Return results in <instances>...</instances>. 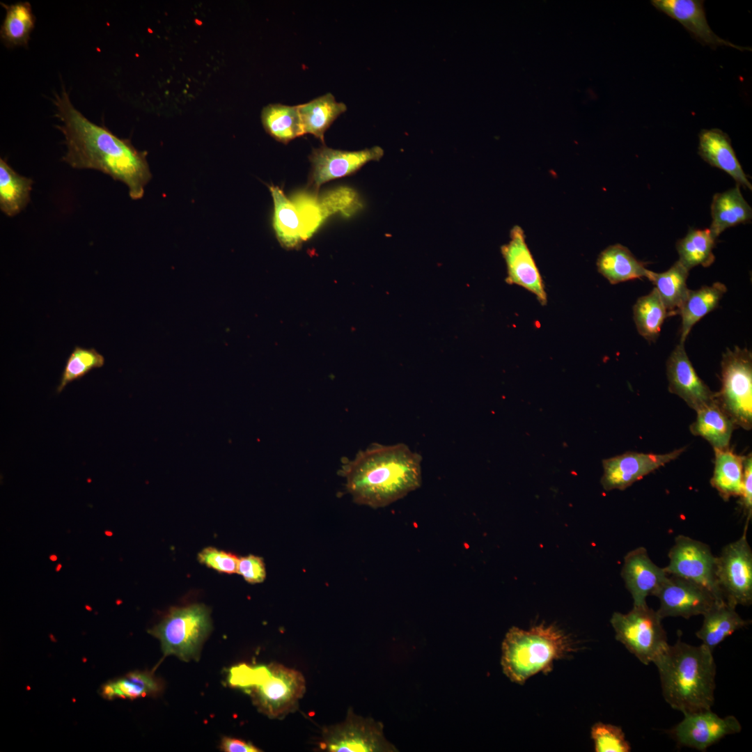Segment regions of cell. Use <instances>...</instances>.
<instances>
[{"instance_id": "obj_1", "label": "cell", "mask_w": 752, "mask_h": 752, "mask_svg": "<svg viewBox=\"0 0 752 752\" xmlns=\"http://www.w3.org/2000/svg\"><path fill=\"white\" fill-rule=\"evenodd\" d=\"M57 126L65 137L67 151L62 159L77 169H94L127 185L134 200L140 199L152 178L146 153L139 151L104 126L86 118L72 104L64 88L53 100Z\"/></svg>"}, {"instance_id": "obj_2", "label": "cell", "mask_w": 752, "mask_h": 752, "mask_svg": "<svg viewBox=\"0 0 752 752\" xmlns=\"http://www.w3.org/2000/svg\"><path fill=\"white\" fill-rule=\"evenodd\" d=\"M421 456L402 443L373 444L345 464L343 474L354 501L386 507L421 485Z\"/></svg>"}, {"instance_id": "obj_3", "label": "cell", "mask_w": 752, "mask_h": 752, "mask_svg": "<svg viewBox=\"0 0 752 752\" xmlns=\"http://www.w3.org/2000/svg\"><path fill=\"white\" fill-rule=\"evenodd\" d=\"M663 696L683 714L710 710L714 702L716 664L712 651L679 639L653 662Z\"/></svg>"}, {"instance_id": "obj_4", "label": "cell", "mask_w": 752, "mask_h": 752, "mask_svg": "<svg viewBox=\"0 0 752 752\" xmlns=\"http://www.w3.org/2000/svg\"><path fill=\"white\" fill-rule=\"evenodd\" d=\"M574 649L569 637L552 625H540L527 630L512 627L502 643L503 672L512 682L522 684L540 672L551 671L554 661Z\"/></svg>"}, {"instance_id": "obj_5", "label": "cell", "mask_w": 752, "mask_h": 752, "mask_svg": "<svg viewBox=\"0 0 752 752\" xmlns=\"http://www.w3.org/2000/svg\"><path fill=\"white\" fill-rule=\"evenodd\" d=\"M229 684L249 694L255 705L271 718L294 712L306 691L302 674L284 666L239 664L230 668Z\"/></svg>"}, {"instance_id": "obj_6", "label": "cell", "mask_w": 752, "mask_h": 752, "mask_svg": "<svg viewBox=\"0 0 752 752\" xmlns=\"http://www.w3.org/2000/svg\"><path fill=\"white\" fill-rule=\"evenodd\" d=\"M211 627L209 609L195 604L172 609L149 633L160 641L164 656L189 661L198 659Z\"/></svg>"}, {"instance_id": "obj_7", "label": "cell", "mask_w": 752, "mask_h": 752, "mask_svg": "<svg viewBox=\"0 0 752 752\" xmlns=\"http://www.w3.org/2000/svg\"><path fill=\"white\" fill-rule=\"evenodd\" d=\"M721 387L716 392L720 407L735 425L752 428V354L746 348L727 349L721 360Z\"/></svg>"}, {"instance_id": "obj_8", "label": "cell", "mask_w": 752, "mask_h": 752, "mask_svg": "<svg viewBox=\"0 0 752 752\" xmlns=\"http://www.w3.org/2000/svg\"><path fill=\"white\" fill-rule=\"evenodd\" d=\"M662 618L647 604L627 613L615 612L610 620L616 639L641 663H653L668 648Z\"/></svg>"}, {"instance_id": "obj_9", "label": "cell", "mask_w": 752, "mask_h": 752, "mask_svg": "<svg viewBox=\"0 0 752 752\" xmlns=\"http://www.w3.org/2000/svg\"><path fill=\"white\" fill-rule=\"evenodd\" d=\"M748 525L742 535L726 545L716 556V580L726 602L736 607L752 603V551L746 538Z\"/></svg>"}, {"instance_id": "obj_10", "label": "cell", "mask_w": 752, "mask_h": 752, "mask_svg": "<svg viewBox=\"0 0 752 752\" xmlns=\"http://www.w3.org/2000/svg\"><path fill=\"white\" fill-rule=\"evenodd\" d=\"M669 563L664 567L670 575L694 581L709 590L716 602L725 601L716 576V556L700 541L678 535L668 552Z\"/></svg>"}, {"instance_id": "obj_11", "label": "cell", "mask_w": 752, "mask_h": 752, "mask_svg": "<svg viewBox=\"0 0 752 752\" xmlns=\"http://www.w3.org/2000/svg\"><path fill=\"white\" fill-rule=\"evenodd\" d=\"M322 737L320 748L327 751H397L384 737L380 722L356 715L352 710L345 721L325 729Z\"/></svg>"}, {"instance_id": "obj_12", "label": "cell", "mask_w": 752, "mask_h": 752, "mask_svg": "<svg viewBox=\"0 0 752 752\" xmlns=\"http://www.w3.org/2000/svg\"><path fill=\"white\" fill-rule=\"evenodd\" d=\"M686 447L664 454L626 452L604 459L601 485L604 490H624L646 475L677 458Z\"/></svg>"}, {"instance_id": "obj_13", "label": "cell", "mask_w": 752, "mask_h": 752, "mask_svg": "<svg viewBox=\"0 0 752 752\" xmlns=\"http://www.w3.org/2000/svg\"><path fill=\"white\" fill-rule=\"evenodd\" d=\"M655 596L659 600L657 611L663 619L703 615L716 602L712 594L702 586L679 577H667Z\"/></svg>"}, {"instance_id": "obj_14", "label": "cell", "mask_w": 752, "mask_h": 752, "mask_svg": "<svg viewBox=\"0 0 752 752\" xmlns=\"http://www.w3.org/2000/svg\"><path fill=\"white\" fill-rule=\"evenodd\" d=\"M383 155L384 150L379 146L357 151L336 150L325 146L315 148L309 157V185L317 192L324 183L349 175L365 164L379 160Z\"/></svg>"}, {"instance_id": "obj_15", "label": "cell", "mask_w": 752, "mask_h": 752, "mask_svg": "<svg viewBox=\"0 0 752 752\" xmlns=\"http://www.w3.org/2000/svg\"><path fill=\"white\" fill-rule=\"evenodd\" d=\"M510 241L501 247L507 267L506 282L524 288L535 295L542 306L547 303L545 285L535 260L526 244L524 230L512 228Z\"/></svg>"}, {"instance_id": "obj_16", "label": "cell", "mask_w": 752, "mask_h": 752, "mask_svg": "<svg viewBox=\"0 0 752 752\" xmlns=\"http://www.w3.org/2000/svg\"><path fill=\"white\" fill-rule=\"evenodd\" d=\"M741 730L742 726L735 716L721 717L710 709L684 714L673 734L680 744L705 751L726 735Z\"/></svg>"}, {"instance_id": "obj_17", "label": "cell", "mask_w": 752, "mask_h": 752, "mask_svg": "<svg viewBox=\"0 0 752 752\" xmlns=\"http://www.w3.org/2000/svg\"><path fill=\"white\" fill-rule=\"evenodd\" d=\"M668 390L680 397L696 412L716 400L713 392L698 377L680 342L666 361Z\"/></svg>"}, {"instance_id": "obj_18", "label": "cell", "mask_w": 752, "mask_h": 752, "mask_svg": "<svg viewBox=\"0 0 752 752\" xmlns=\"http://www.w3.org/2000/svg\"><path fill=\"white\" fill-rule=\"evenodd\" d=\"M621 576L633 599V606L646 604L649 595H655L668 574L655 564L643 547L628 552L624 558Z\"/></svg>"}, {"instance_id": "obj_19", "label": "cell", "mask_w": 752, "mask_h": 752, "mask_svg": "<svg viewBox=\"0 0 752 752\" xmlns=\"http://www.w3.org/2000/svg\"><path fill=\"white\" fill-rule=\"evenodd\" d=\"M655 8L679 22L691 35L703 45L712 48L728 46L740 51L751 48L736 45L716 35L709 26L704 1L700 0H652Z\"/></svg>"}, {"instance_id": "obj_20", "label": "cell", "mask_w": 752, "mask_h": 752, "mask_svg": "<svg viewBox=\"0 0 752 752\" xmlns=\"http://www.w3.org/2000/svg\"><path fill=\"white\" fill-rule=\"evenodd\" d=\"M698 155L710 165L727 173L737 185L751 190V184L739 162L730 139L722 130L713 128L700 131Z\"/></svg>"}, {"instance_id": "obj_21", "label": "cell", "mask_w": 752, "mask_h": 752, "mask_svg": "<svg viewBox=\"0 0 752 752\" xmlns=\"http://www.w3.org/2000/svg\"><path fill=\"white\" fill-rule=\"evenodd\" d=\"M735 608L725 601L716 602L703 615V625L696 633L703 645L713 651L725 639L749 623L736 612Z\"/></svg>"}, {"instance_id": "obj_22", "label": "cell", "mask_w": 752, "mask_h": 752, "mask_svg": "<svg viewBox=\"0 0 752 752\" xmlns=\"http://www.w3.org/2000/svg\"><path fill=\"white\" fill-rule=\"evenodd\" d=\"M712 223L709 229L717 238L726 229L749 222L751 206L743 197L739 185L715 194L711 204Z\"/></svg>"}, {"instance_id": "obj_23", "label": "cell", "mask_w": 752, "mask_h": 752, "mask_svg": "<svg viewBox=\"0 0 752 752\" xmlns=\"http://www.w3.org/2000/svg\"><path fill=\"white\" fill-rule=\"evenodd\" d=\"M597 268L611 284L646 278L648 269L625 246H609L598 256Z\"/></svg>"}, {"instance_id": "obj_24", "label": "cell", "mask_w": 752, "mask_h": 752, "mask_svg": "<svg viewBox=\"0 0 752 752\" xmlns=\"http://www.w3.org/2000/svg\"><path fill=\"white\" fill-rule=\"evenodd\" d=\"M696 412V419L689 427L691 432L707 440L714 449L729 448L735 424L720 407L717 400Z\"/></svg>"}, {"instance_id": "obj_25", "label": "cell", "mask_w": 752, "mask_h": 752, "mask_svg": "<svg viewBox=\"0 0 752 752\" xmlns=\"http://www.w3.org/2000/svg\"><path fill=\"white\" fill-rule=\"evenodd\" d=\"M274 202L273 228L279 242L293 248L306 240L302 222L294 203L277 186H269Z\"/></svg>"}, {"instance_id": "obj_26", "label": "cell", "mask_w": 752, "mask_h": 752, "mask_svg": "<svg viewBox=\"0 0 752 752\" xmlns=\"http://www.w3.org/2000/svg\"><path fill=\"white\" fill-rule=\"evenodd\" d=\"M726 291V286L719 282L714 283L710 286L704 285L695 290H689L678 312L682 318L680 342L684 343L694 325L718 306Z\"/></svg>"}, {"instance_id": "obj_27", "label": "cell", "mask_w": 752, "mask_h": 752, "mask_svg": "<svg viewBox=\"0 0 752 752\" xmlns=\"http://www.w3.org/2000/svg\"><path fill=\"white\" fill-rule=\"evenodd\" d=\"M297 107L304 134H311L322 143L327 130L347 110L345 104L337 102L330 93Z\"/></svg>"}, {"instance_id": "obj_28", "label": "cell", "mask_w": 752, "mask_h": 752, "mask_svg": "<svg viewBox=\"0 0 752 752\" xmlns=\"http://www.w3.org/2000/svg\"><path fill=\"white\" fill-rule=\"evenodd\" d=\"M688 276L689 270L678 260L661 273L648 269L646 278L655 285L668 316L678 314L689 290L687 285Z\"/></svg>"}, {"instance_id": "obj_29", "label": "cell", "mask_w": 752, "mask_h": 752, "mask_svg": "<svg viewBox=\"0 0 752 752\" xmlns=\"http://www.w3.org/2000/svg\"><path fill=\"white\" fill-rule=\"evenodd\" d=\"M714 469L710 479L712 486L727 501L732 496H739L744 473V456L735 454L729 448L714 449Z\"/></svg>"}, {"instance_id": "obj_30", "label": "cell", "mask_w": 752, "mask_h": 752, "mask_svg": "<svg viewBox=\"0 0 752 752\" xmlns=\"http://www.w3.org/2000/svg\"><path fill=\"white\" fill-rule=\"evenodd\" d=\"M33 180L15 172L0 159V209L8 217L24 210L31 201Z\"/></svg>"}, {"instance_id": "obj_31", "label": "cell", "mask_w": 752, "mask_h": 752, "mask_svg": "<svg viewBox=\"0 0 752 752\" xmlns=\"http://www.w3.org/2000/svg\"><path fill=\"white\" fill-rule=\"evenodd\" d=\"M265 131L277 141L288 143L304 134L298 107L271 104L261 113Z\"/></svg>"}, {"instance_id": "obj_32", "label": "cell", "mask_w": 752, "mask_h": 752, "mask_svg": "<svg viewBox=\"0 0 752 752\" xmlns=\"http://www.w3.org/2000/svg\"><path fill=\"white\" fill-rule=\"evenodd\" d=\"M1 4L6 10L0 30L2 42L8 47H27L36 19L31 3L19 1L10 5Z\"/></svg>"}, {"instance_id": "obj_33", "label": "cell", "mask_w": 752, "mask_h": 752, "mask_svg": "<svg viewBox=\"0 0 752 752\" xmlns=\"http://www.w3.org/2000/svg\"><path fill=\"white\" fill-rule=\"evenodd\" d=\"M716 239L709 228L690 229L677 242L678 261L689 271L698 265L710 266L715 259L713 249Z\"/></svg>"}, {"instance_id": "obj_34", "label": "cell", "mask_w": 752, "mask_h": 752, "mask_svg": "<svg viewBox=\"0 0 752 752\" xmlns=\"http://www.w3.org/2000/svg\"><path fill=\"white\" fill-rule=\"evenodd\" d=\"M161 689V682L152 673L134 671L103 684L101 694L108 700L116 698L135 699L155 695Z\"/></svg>"}, {"instance_id": "obj_35", "label": "cell", "mask_w": 752, "mask_h": 752, "mask_svg": "<svg viewBox=\"0 0 752 752\" xmlns=\"http://www.w3.org/2000/svg\"><path fill=\"white\" fill-rule=\"evenodd\" d=\"M666 317V308L655 288L646 295L639 297L633 306L636 329L648 341L657 339Z\"/></svg>"}, {"instance_id": "obj_36", "label": "cell", "mask_w": 752, "mask_h": 752, "mask_svg": "<svg viewBox=\"0 0 752 752\" xmlns=\"http://www.w3.org/2000/svg\"><path fill=\"white\" fill-rule=\"evenodd\" d=\"M104 363V357L95 348L75 346L65 361L56 393H60L68 384L81 379L93 369L102 368Z\"/></svg>"}, {"instance_id": "obj_37", "label": "cell", "mask_w": 752, "mask_h": 752, "mask_svg": "<svg viewBox=\"0 0 752 752\" xmlns=\"http://www.w3.org/2000/svg\"><path fill=\"white\" fill-rule=\"evenodd\" d=\"M316 197L324 221L337 212L350 217L362 207V203L357 192L348 187H339Z\"/></svg>"}, {"instance_id": "obj_38", "label": "cell", "mask_w": 752, "mask_h": 752, "mask_svg": "<svg viewBox=\"0 0 752 752\" xmlns=\"http://www.w3.org/2000/svg\"><path fill=\"white\" fill-rule=\"evenodd\" d=\"M596 752H629L631 746L621 728L597 722L591 728Z\"/></svg>"}, {"instance_id": "obj_39", "label": "cell", "mask_w": 752, "mask_h": 752, "mask_svg": "<svg viewBox=\"0 0 752 752\" xmlns=\"http://www.w3.org/2000/svg\"><path fill=\"white\" fill-rule=\"evenodd\" d=\"M198 559L201 563L219 572L233 574L237 573L240 558L234 554L208 547L198 553Z\"/></svg>"}, {"instance_id": "obj_40", "label": "cell", "mask_w": 752, "mask_h": 752, "mask_svg": "<svg viewBox=\"0 0 752 752\" xmlns=\"http://www.w3.org/2000/svg\"><path fill=\"white\" fill-rule=\"evenodd\" d=\"M237 573L249 583L263 582L266 577L263 559L252 554L240 558Z\"/></svg>"}, {"instance_id": "obj_41", "label": "cell", "mask_w": 752, "mask_h": 752, "mask_svg": "<svg viewBox=\"0 0 752 752\" xmlns=\"http://www.w3.org/2000/svg\"><path fill=\"white\" fill-rule=\"evenodd\" d=\"M739 503L742 506L744 514L746 517L745 524H748L752 515V456L751 453L744 456V473L742 485V492L739 496Z\"/></svg>"}, {"instance_id": "obj_42", "label": "cell", "mask_w": 752, "mask_h": 752, "mask_svg": "<svg viewBox=\"0 0 752 752\" xmlns=\"http://www.w3.org/2000/svg\"><path fill=\"white\" fill-rule=\"evenodd\" d=\"M221 749L227 752H257L260 751L249 743L229 737L223 739Z\"/></svg>"}]
</instances>
